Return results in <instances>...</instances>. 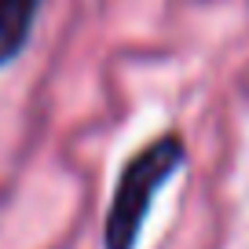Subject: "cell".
I'll list each match as a JSON object with an SVG mask.
<instances>
[{"mask_svg": "<svg viewBox=\"0 0 249 249\" xmlns=\"http://www.w3.org/2000/svg\"><path fill=\"white\" fill-rule=\"evenodd\" d=\"M187 158L183 136L165 132L150 140L143 150L128 158L114 187V198L107 205V220H103V249H136L140 246L143 224L150 216V205L161 195V187L179 172Z\"/></svg>", "mask_w": 249, "mask_h": 249, "instance_id": "obj_1", "label": "cell"}, {"mask_svg": "<svg viewBox=\"0 0 249 249\" xmlns=\"http://www.w3.org/2000/svg\"><path fill=\"white\" fill-rule=\"evenodd\" d=\"M44 0H0V66L22 55Z\"/></svg>", "mask_w": 249, "mask_h": 249, "instance_id": "obj_2", "label": "cell"}]
</instances>
